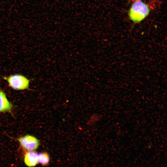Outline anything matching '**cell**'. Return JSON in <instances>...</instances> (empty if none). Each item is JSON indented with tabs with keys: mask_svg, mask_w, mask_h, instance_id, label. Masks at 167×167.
<instances>
[{
	"mask_svg": "<svg viewBox=\"0 0 167 167\" xmlns=\"http://www.w3.org/2000/svg\"><path fill=\"white\" fill-rule=\"evenodd\" d=\"M6 80L9 86L13 89L21 90L29 89L31 79H29L24 75L15 74L9 76H2Z\"/></svg>",
	"mask_w": 167,
	"mask_h": 167,
	"instance_id": "cell-2",
	"label": "cell"
},
{
	"mask_svg": "<svg viewBox=\"0 0 167 167\" xmlns=\"http://www.w3.org/2000/svg\"><path fill=\"white\" fill-rule=\"evenodd\" d=\"M24 162L26 165L32 167L37 165L38 162V154L34 151H29L24 156Z\"/></svg>",
	"mask_w": 167,
	"mask_h": 167,
	"instance_id": "cell-5",
	"label": "cell"
},
{
	"mask_svg": "<svg viewBox=\"0 0 167 167\" xmlns=\"http://www.w3.org/2000/svg\"></svg>",
	"mask_w": 167,
	"mask_h": 167,
	"instance_id": "cell-7",
	"label": "cell"
},
{
	"mask_svg": "<svg viewBox=\"0 0 167 167\" xmlns=\"http://www.w3.org/2000/svg\"><path fill=\"white\" fill-rule=\"evenodd\" d=\"M149 12V8L146 4L140 0H136L129 11V16L134 23H138L147 17Z\"/></svg>",
	"mask_w": 167,
	"mask_h": 167,
	"instance_id": "cell-1",
	"label": "cell"
},
{
	"mask_svg": "<svg viewBox=\"0 0 167 167\" xmlns=\"http://www.w3.org/2000/svg\"><path fill=\"white\" fill-rule=\"evenodd\" d=\"M14 138L19 142L23 148L27 151L35 150L40 145L39 140L35 137L31 135H27L19 138Z\"/></svg>",
	"mask_w": 167,
	"mask_h": 167,
	"instance_id": "cell-3",
	"label": "cell"
},
{
	"mask_svg": "<svg viewBox=\"0 0 167 167\" xmlns=\"http://www.w3.org/2000/svg\"><path fill=\"white\" fill-rule=\"evenodd\" d=\"M12 104L7 99L6 93L0 89V113L9 112L12 115Z\"/></svg>",
	"mask_w": 167,
	"mask_h": 167,
	"instance_id": "cell-4",
	"label": "cell"
},
{
	"mask_svg": "<svg viewBox=\"0 0 167 167\" xmlns=\"http://www.w3.org/2000/svg\"><path fill=\"white\" fill-rule=\"evenodd\" d=\"M49 161V156L47 152H44L38 154V162L42 165H47Z\"/></svg>",
	"mask_w": 167,
	"mask_h": 167,
	"instance_id": "cell-6",
	"label": "cell"
}]
</instances>
